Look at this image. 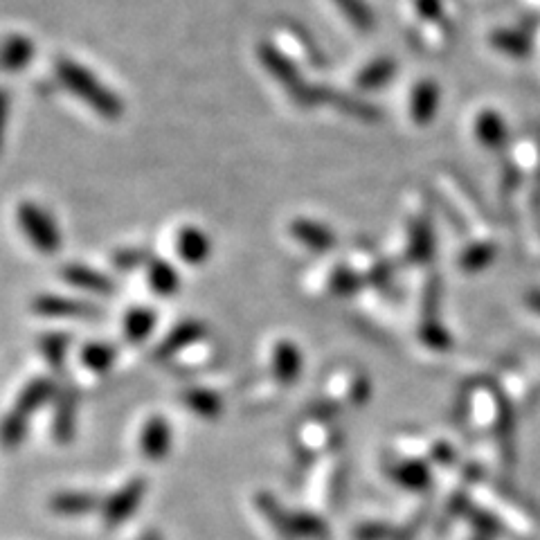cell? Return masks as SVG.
Instances as JSON below:
<instances>
[{"label": "cell", "mask_w": 540, "mask_h": 540, "mask_svg": "<svg viewBox=\"0 0 540 540\" xmlns=\"http://www.w3.org/2000/svg\"><path fill=\"white\" fill-rule=\"evenodd\" d=\"M495 255H498V246H495L493 241H477L462 252L459 266H462V270H466V273H480V270L493 264Z\"/></svg>", "instance_id": "obj_27"}, {"label": "cell", "mask_w": 540, "mask_h": 540, "mask_svg": "<svg viewBox=\"0 0 540 540\" xmlns=\"http://www.w3.org/2000/svg\"><path fill=\"white\" fill-rule=\"evenodd\" d=\"M16 221L36 250L43 255H57L61 248V230L48 210H43L39 203L23 201L16 207Z\"/></svg>", "instance_id": "obj_4"}, {"label": "cell", "mask_w": 540, "mask_h": 540, "mask_svg": "<svg viewBox=\"0 0 540 540\" xmlns=\"http://www.w3.org/2000/svg\"><path fill=\"white\" fill-rule=\"evenodd\" d=\"M147 279L153 293L160 297H171L180 291V275L165 259H153L147 264Z\"/></svg>", "instance_id": "obj_19"}, {"label": "cell", "mask_w": 540, "mask_h": 540, "mask_svg": "<svg viewBox=\"0 0 540 540\" xmlns=\"http://www.w3.org/2000/svg\"><path fill=\"white\" fill-rule=\"evenodd\" d=\"M257 54H259L261 66H264L270 75H273L279 84L284 86V90L291 95L295 104L313 106L320 102H331L333 99V93L329 88L311 86L309 81L300 75V70H297L295 63L288 59L282 50H277L275 45L259 43Z\"/></svg>", "instance_id": "obj_3"}, {"label": "cell", "mask_w": 540, "mask_h": 540, "mask_svg": "<svg viewBox=\"0 0 540 540\" xmlns=\"http://www.w3.org/2000/svg\"><path fill=\"white\" fill-rule=\"evenodd\" d=\"M288 230H291V237L295 241H300L304 248L315 252H329L338 243L336 232L329 225L313 219H293Z\"/></svg>", "instance_id": "obj_12"}, {"label": "cell", "mask_w": 540, "mask_h": 540, "mask_svg": "<svg viewBox=\"0 0 540 540\" xmlns=\"http://www.w3.org/2000/svg\"><path fill=\"white\" fill-rule=\"evenodd\" d=\"M291 527L293 538H327V525L320 518H315L313 513L291 511Z\"/></svg>", "instance_id": "obj_30"}, {"label": "cell", "mask_w": 540, "mask_h": 540, "mask_svg": "<svg viewBox=\"0 0 540 540\" xmlns=\"http://www.w3.org/2000/svg\"><path fill=\"white\" fill-rule=\"evenodd\" d=\"M360 284H363V279H360L358 273H354L351 268H342L338 266L336 270L331 273V279H329V286L331 291L336 295H351L356 293Z\"/></svg>", "instance_id": "obj_32"}, {"label": "cell", "mask_w": 540, "mask_h": 540, "mask_svg": "<svg viewBox=\"0 0 540 540\" xmlns=\"http://www.w3.org/2000/svg\"><path fill=\"white\" fill-rule=\"evenodd\" d=\"M396 75V61L390 57H378L374 61H369L367 66L358 72L356 86L360 90H376L385 86L387 81H392Z\"/></svg>", "instance_id": "obj_25"}, {"label": "cell", "mask_w": 540, "mask_h": 540, "mask_svg": "<svg viewBox=\"0 0 540 540\" xmlns=\"http://www.w3.org/2000/svg\"><path fill=\"white\" fill-rule=\"evenodd\" d=\"M34 57V43L25 34H12L0 45V68L16 72L23 70Z\"/></svg>", "instance_id": "obj_18"}, {"label": "cell", "mask_w": 540, "mask_h": 540, "mask_svg": "<svg viewBox=\"0 0 540 540\" xmlns=\"http://www.w3.org/2000/svg\"><path fill=\"white\" fill-rule=\"evenodd\" d=\"M333 5H336L340 12L347 16V21L358 27V30L367 32L374 27V12L365 0H333Z\"/></svg>", "instance_id": "obj_29"}, {"label": "cell", "mask_w": 540, "mask_h": 540, "mask_svg": "<svg viewBox=\"0 0 540 540\" xmlns=\"http://www.w3.org/2000/svg\"><path fill=\"white\" fill-rule=\"evenodd\" d=\"M61 279L70 286L81 288V291L93 293V295H113L115 293V282L108 275H104L102 270H97L93 266L86 264H66L59 270Z\"/></svg>", "instance_id": "obj_10"}, {"label": "cell", "mask_w": 540, "mask_h": 540, "mask_svg": "<svg viewBox=\"0 0 540 540\" xmlns=\"http://www.w3.org/2000/svg\"><path fill=\"white\" fill-rule=\"evenodd\" d=\"M435 252V234H432V225L426 219H414L410 223V237H408V257L417 264L428 261Z\"/></svg>", "instance_id": "obj_21"}, {"label": "cell", "mask_w": 540, "mask_h": 540, "mask_svg": "<svg viewBox=\"0 0 540 540\" xmlns=\"http://www.w3.org/2000/svg\"><path fill=\"white\" fill-rule=\"evenodd\" d=\"M302 372V354L291 340H279L273 349V376L279 385L291 387Z\"/></svg>", "instance_id": "obj_15"}, {"label": "cell", "mask_w": 540, "mask_h": 540, "mask_svg": "<svg viewBox=\"0 0 540 540\" xmlns=\"http://www.w3.org/2000/svg\"><path fill=\"white\" fill-rule=\"evenodd\" d=\"M39 347H41L43 358L48 360V365L54 369V372H61L68 356V347H70V338L66 336V333H59V331L45 333V336H41L39 340Z\"/></svg>", "instance_id": "obj_28"}, {"label": "cell", "mask_w": 540, "mask_h": 540, "mask_svg": "<svg viewBox=\"0 0 540 540\" xmlns=\"http://www.w3.org/2000/svg\"><path fill=\"white\" fill-rule=\"evenodd\" d=\"M7 120H9V95L5 88H0V153H3V147H5Z\"/></svg>", "instance_id": "obj_37"}, {"label": "cell", "mask_w": 540, "mask_h": 540, "mask_svg": "<svg viewBox=\"0 0 540 540\" xmlns=\"http://www.w3.org/2000/svg\"><path fill=\"white\" fill-rule=\"evenodd\" d=\"M491 45L498 52L507 54V57L525 59L531 52V36L522 30H509V27H504V30H495L491 34Z\"/></svg>", "instance_id": "obj_23"}, {"label": "cell", "mask_w": 540, "mask_h": 540, "mask_svg": "<svg viewBox=\"0 0 540 540\" xmlns=\"http://www.w3.org/2000/svg\"><path fill=\"white\" fill-rule=\"evenodd\" d=\"M57 77L72 95H77L81 102L88 104L104 120H120L124 113L122 99L111 88L104 86L93 72L72 59L57 61Z\"/></svg>", "instance_id": "obj_2"}, {"label": "cell", "mask_w": 540, "mask_h": 540, "mask_svg": "<svg viewBox=\"0 0 540 540\" xmlns=\"http://www.w3.org/2000/svg\"><path fill=\"white\" fill-rule=\"evenodd\" d=\"M117 358V349L108 342H88V345L81 347L79 351V360L81 365L95 374H106L111 372Z\"/></svg>", "instance_id": "obj_24"}, {"label": "cell", "mask_w": 540, "mask_h": 540, "mask_svg": "<svg viewBox=\"0 0 540 540\" xmlns=\"http://www.w3.org/2000/svg\"><path fill=\"white\" fill-rule=\"evenodd\" d=\"M257 509L261 511V516L268 520V525L273 527L279 536L286 540L293 538V527H291V511H286L282 504H279L273 495L259 493L257 495Z\"/></svg>", "instance_id": "obj_22"}, {"label": "cell", "mask_w": 540, "mask_h": 540, "mask_svg": "<svg viewBox=\"0 0 540 540\" xmlns=\"http://www.w3.org/2000/svg\"><path fill=\"white\" fill-rule=\"evenodd\" d=\"M419 333H421V340L432 349H448L450 342H453L450 333L441 327L437 318H423Z\"/></svg>", "instance_id": "obj_31"}, {"label": "cell", "mask_w": 540, "mask_h": 540, "mask_svg": "<svg viewBox=\"0 0 540 540\" xmlns=\"http://www.w3.org/2000/svg\"><path fill=\"white\" fill-rule=\"evenodd\" d=\"M475 138L480 140L482 147L491 151H500L507 147L509 129L504 117L498 111H482L475 117Z\"/></svg>", "instance_id": "obj_16"}, {"label": "cell", "mask_w": 540, "mask_h": 540, "mask_svg": "<svg viewBox=\"0 0 540 540\" xmlns=\"http://www.w3.org/2000/svg\"><path fill=\"white\" fill-rule=\"evenodd\" d=\"M356 540H390L392 531L390 527L381 525V522H367V525H360L354 534Z\"/></svg>", "instance_id": "obj_35"}, {"label": "cell", "mask_w": 540, "mask_h": 540, "mask_svg": "<svg viewBox=\"0 0 540 540\" xmlns=\"http://www.w3.org/2000/svg\"><path fill=\"white\" fill-rule=\"evenodd\" d=\"M331 102H336L340 106V111H345V113L354 115V117H360V120H378V117H381V113H378L376 106L367 104L358 97H338V95H333Z\"/></svg>", "instance_id": "obj_33"}, {"label": "cell", "mask_w": 540, "mask_h": 540, "mask_svg": "<svg viewBox=\"0 0 540 540\" xmlns=\"http://www.w3.org/2000/svg\"><path fill=\"white\" fill-rule=\"evenodd\" d=\"M147 480L142 477H133V480L120 486L111 498L102 504V520L108 529L120 527L122 522L129 520L135 511L140 509V504L147 495Z\"/></svg>", "instance_id": "obj_5"}, {"label": "cell", "mask_w": 540, "mask_h": 540, "mask_svg": "<svg viewBox=\"0 0 540 540\" xmlns=\"http://www.w3.org/2000/svg\"><path fill=\"white\" fill-rule=\"evenodd\" d=\"M102 504L104 502L99 500L95 493L61 491L52 495L48 507L52 513H57V516L72 518V516H86V513H93V511H102Z\"/></svg>", "instance_id": "obj_14"}, {"label": "cell", "mask_w": 540, "mask_h": 540, "mask_svg": "<svg viewBox=\"0 0 540 540\" xmlns=\"http://www.w3.org/2000/svg\"><path fill=\"white\" fill-rule=\"evenodd\" d=\"M207 336V324L203 320H183L171 329L160 345L153 351V360H171L180 351L189 349L196 342H201Z\"/></svg>", "instance_id": "obj_8"}, {"label": "cell", "mask_w": 540, "mask_h": 540, "mask_svg": "<svg viewBox=\"0 0 540 540\" xmlns=\"http://www.w3.org/2000/svg\"><path fill=\"white\" fill-rule=\"evenodd\" d=\"M180 401L185 403L189 412L205 421H216L223 412V396L214 390H207V387H189L180 394Z\"/></svg>", "instance_id": "obj_17"}, {"label": "cell", "mask_w": 540, "mask_h": 540, "mask_svg": "<svg viewBox=\"0 0 540 540\" xmlns=\"http://www.w3.org/2000/svg\"><path fill=\"white\" fill-rule=\"evenodd\" d=\"M156 324H158L156 311L147 309V306H135V309H131L124 315V324H122L124 338L129 342L147 340L153 333V329H156Z\"/></svg>", "instance_id": "obj_20"}, {"label": "cell", "mask_w": 540, "mask_h": 540, "mask_svg": "<svg viewBox=\"0 0 540 540\" xmlns=\"http://www.w3.org/2000/svg\"><path fill=\"white\" fill-rule=\"evenodd\" d=\"M171 446H174V430H171V423L162 414H153L144 421L138 437V448L144 459L162 462V459L169 457Z\"/></svg>", "instance_id": "obj_7"}, {"label": "cell", "mask_w": 540, "mask_h": 540, "mask_svg": "<svg viewBox=\"0 0 540 540\" xmlns=\"http://www.w3.org/2000/svg\"><path fill=\"white\" fill-rule=\"evenodd\" d=\"M387 473L394 482H399L405 489L421 491L430 484V471L421 462H401L387 468Z\"/></svg>", "instance_id": "obj_26"}, {"label": "cell", "mask_w": 540, "mask_h": 540, "mask_svg": "<svg viewBox=\"0 0 540 540\" xmlns=\"http://www.w3.org/2000/svg\"><path fill=\"white\" fill-rule=\"evenodd\" d=\"M525 300H527L529 309L540 315V288H531V291H527Z\"/></svg>", "instance_id": "obj_38"}, {"label": "cell", "mask_w": 540, "mask_h": 540, "mask_svg": "<svg viewBox=\"0 0 540 540\" xmlns=\"http://www.w3.org/2000/svg\"><path fill=\"white\" fill-rule=\"evenodd\" d=\"M441 104V90L435 81L423 79L410 93V117L419 126H426L435 120Z\"/></svg>", "instance_id": "obj_13"}, {"label": "cell", "mask_w": 540, "mask_h": 540, "mask_svg": "<svg viewBox=\"0 0 540 540\" xmlns=\"http://www.w3.org/2000/svg\"><path fill=\"white\" fill-rule=\"evenodd\" d=\"M473 540H491V538H484V536H482V538H473Z\"/></svg>", "instance_id": "obj_39"}, {"label": "cell", "mask_w": 540, "mask_h": 540, "mask_svg": "<svg viewBox=\"0 0 540 540\" xmlns=\"http://www.w3.org/2000/svg\"><path fill=\"white\" fill-rule=\"evenodd\" d=\"M176 252L185 264L201 266L212 257V241L196 225H185L176 234Z\"/></svg>", "instance_id": "obj_11"}, {"label": "cell", "mask_w": 540, "mask_h": 540, "mask_svg": "<svg viewBox=\"0 0 540 540\" xmlns=\"http://www.w3.org/2000/svg\"><path fill=\"white\" fill-rule=\"evenodd\" d=\"M54 396H57V387H54L50 378H32V381L23 387L21 394H18L12 410L0 421V446L7 450L21 446L27 437V430H30L32 417L41 408H45Z\"/></svg>", "instance_id": "obj_1"}, {"label": "cell", "mask_w": 540, "mask_h": 540, "mask_svg": "<svg viewBox=\"0 0 540 540\" xmlns=\"http://www.w3.org/2000/svg\"><path fill=\"white\" fill-rule=\"evenodd\" d=\"M151 261L149 252L142 248H126V250H117L113 255V266L117 270H135L140 266H147Z\"/></svg>", "instance_id": "obj_34"}, {"label": "cell", "mask_w": 540, "mask_h": 540, "mask_svg": "<svg viewBox=\"0 0 540 540\" xmlns=\"http://www.w3.org/2000/svg\"><path fill=\"white\" fill-rule=\"evenodd\" d=\"M77 435V392L72 387L54 396V417H52V439L59 446H68Z\"/></svg>", "instance_id": "obj_9"}, {"label": "cell", "mask_w": 540, "mask_h": 540, "mask_svg": "<svg viewBox=\"0 0 540 540\" xmlns=\"http://www.w3.org/2000/svg\"><path fill=\"white\" fill-rule=\"evenodd\" d=\"M32 311L43 318H72V320H88L99 318L102 311L99 306L77 300V297L54 295V293H41L32 300Z\"/></svg>", "instance_id": "obj_6"}, {"label": "cell", "mask_w": 540, "mask_h": 540, "mask_svg": "<svg viewBox=\"0 0 540 540\" xmlns=\"http://www.w3.org/2000/svg\"><path fill=\"white\" fill-rule=\"evenodd\" d=\"M417 3V12L426 18V21H437L441 18V0H414Z\"/></svg>", "instance_id": "obj_36"}]
</instances>
